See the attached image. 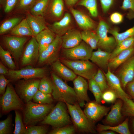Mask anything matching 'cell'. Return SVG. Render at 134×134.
I'll use <instances>...</instances> for the list:
<instances>
[{"instance_id": "obj_5", "label": "cell", "mask_w": 134, "mask_h": 134, "mask_svg": "<svg viewBox=\"0 0 134 134\" xmlns=\"http://www.w3.org/2000/svg\"><path fill=\"white\" fill-rule=\"evenodd\" d=\"M76 75L89 80L93 78L98 69L97 65L87 60H71L60 58L59 59Z\"/></svg>"}, {"instance_id": "obj_20", "label": "cell", "mask_w": 134, "mask_h": 134, "mask_svg": "<svg viewBox=\"0 0 134 134\" xmlns=\"http://www.w3.org/2000/svg\"><path fill=\"white\" fill-rule=\"evenodd\" d=\"M51 66L52 71L65 81H73L77 76L71 69L63 64L59 59L52 63Z\"/></svg>"}, {"instance_id": "obj_6", "label": "cell", "mask_w": 134, "mask_h": 134, "mask_svg": "<svg viewBox=\"0 0 134 134\" xmlns=\"http://www.w3.org/2000/svg\"><path fill=\"white\" fill-rule=\"evenodd\" d=\"M23 102L9 83L5 93L0 97V106L2 113H5L12 110H23L24 107Z\"/></svg>"}, {"instance_id": "obj_52", "label": "cell", "mask_w": 134, "mask_h": 134, "mask_svg": "<svg viewBox=\"0 0 134 134\" xmlns=\"http://www.w3.org/2000/svg\"><path fill=\"white\" fill-rule=\"evenodd\" d=\"M125 88L127 93L134 102V78L126 85Z\"/></svg>"}, {"instance_id": "obj_18", "label": "cell", "mask_w": 134, "mask_h": 134, "mask_svg": "<svg viewBox=\"0 0 134 134\" xmlns=\"http://www.w3.org/2000/svg\"><path fill=\"white\" fill-rule=\"evenodd\" d=\"M104 74L110 89L115 93L118 99H120L123 101L127 98H131L128 94L123 89L119 78L112 73L109 68Z\"/></svg>"}, {"instance_id": "obj_8", "label": "cell", "mask_w": 134, "mask_h": 134, "mask_svg": "<svg viewBox=\"0 0 134 134\" xmlns=\"http://www.w3.org/2000/svg\"><path fill=\"white\" fill-rule=\"evenodd\" d=\"M62 43L61 36L56 35L54 41L39 53L37 61L38 64L42 65H51L58 60Z\"/></svg>"}, {"instance_id": "obj_4", "label": "cell", "mask_w": 134, "mask_h": 134, "mask_svg": "<svg viewBox=\"0 0 134 134\" xmlns=\"http://www.w3.org/2000/svg\"><path fill=\"white\" fill-rule=\"evenodd\" d=\"M68 111L66 103L59 101L40 123L54 128L69 125L71 121Z\"/></svg>"}, {"instance_id": "obj_40", "label": "cell", "mask_w": 134, "mask_h": 134, "mask_svg": "<svg viewBox=\"0 0 134 134\" xmlns=\"http://www.w3.org/2000/svg\"><path fill=\"white\" fill-rule=\"evenodd\" d=\"M122 113L124 117H134V102L131 98L123 101Z\"/></svg>"}, {"instance_id": "obj_24", "label": "cell", "mask_w": 134, "mask_h": 134, "mask_svg": "<svg viewBox=\"0 0 134 134\" xmlns=\"http://www.w3.org/2000/svg\"><path fill=\"white\" fill-rule=\"evenodd\" d=\"M56 35L54 32L48 28L43 30L35 36L39 45V53L54 41Z\"/></svg>"}, {"instance_id": "obj_15", "label": "cell", "mask_w": 134, "mask_h": 134, "mask_svg": "<svg viewBox=\"0 0 134 134\" xmlns=\"http://www.w3.org/2000/svg\"><path fill=\"white\" fill-rule=\"evenodd\" d=\"M73 83L78 102L80 107H83L85 104V101H90L87 94L88 83L84 78L79 76L73 80Z\"/></svg>"}, {"instance_id": "obj_7", "label": "cell", "mask_w": 134, "mask_h": 134, "mask_svg": "<svg viewBox=\"0 0 134 134\" xmlns=\"http://www.w3.org/2000/svg\"><path fill=\"white\" fill-rule=\"evenodd\" d=\"M40 79H20L15 85V90L23 101H31L38 90Z\"/></svg>"}, {"instance_id": "obj_49", "label": "cell", "mask_w": 134, "mask_h": 134, "mask_svg": "<svg viewBox=\"0 0 134 134\" xmlns=\"http://www.w3.org/2000/svg\"><path fill=\"white\" fill-rule=\"evenodd\" d=\"M121 8L124 10H129L134 18V0H124Z\"/></svg>"}, {"instance_id": "obj_55", "label": "cell", "mask_w": 134, "mask_h": 134, "mask_svg": "<svg viewBox=\"0 0 134 134\" xmlns=\"http://www.w3.org/2000/svg\"><path fill=\"white\" fill-rule=\"evenodd\" d=\"M129 122L131 128L132 132L134 134V117H130Z\"/></svg>"}, {"instance_id": "obj_38", "label": "cell", "mask_w": 134, "mask_h": 134, "mask_svg": "<svg viewBox=\"0 0 134 134\" xmlns=\"http://www.w3.org/2000/svg\"><path fill=\"white\" fill-rule=\"evenodd\" d=\"M53 99L51 94H45L38 90L33 99L34 102L40 104H51Z\"/></svg>"}, {"instance_id": "obj_21", "label": "cell", "mask_w": 134, "mask_h": 134, "mask_svg": "<svg viewBox=\"0 0 134 134\" xmlns=\"http://www.w3.org/2000/svg\"><path fill=\"white\" fill-rule=\"evenodd\" d=\"M111 53L102 50L98 48L93 51L90 60L98 66L100 69L107 71Z\"/></svg>"}, {"instance_id": "obj_22", "label": "cell", "mask_w": 134, "mask_h": 134, "mask_svg": "<svg viewBox=\"0 0 134 134\" xmlns=\"http://www.w3.org/2000/svg\"><path fill=\"white\" fill-rule=\"evenodd\" d=\"M26 18L34 36L48 28L42 16L34 15L29 13L27 14Z\"/></svg>"}, {"instance_id": "obj_57", "label": "cell", "mask_w": 134, "mask_h": 134, "mask_svg": "<svg viewBox=\"0 0 134 134\" xmlns=\"http://www.w3.org/2000/svg\"><path fill=\"white\" fill-rule=\"evenodd\" d=\"M100 134H115L116 132L111 130H105L99 132Z\"/></svg>"}, {"instance_id": "obj_14", "label": "cell", "mask_w": 134, "mask_h": 134, "mask_svg": "<svg viewBox=\"0 0 134 134\" xmlns=\"http://www.w3.org/2000/svg\"><path fill=\"white\" fill-rule=\"evenodd\" d=\"M39 54V46L34 36L31 37L24 50L21 57L22 66L31 65L38 61Z\"/></svg>"}, {"instance_id": "obj_13", "label": "cell", "mask_w": 134, "mask_h": 134, "mask_svg": "<svg viewBox=\"0 0 134 134\" xmlns=\"http://www.w3.org/2000/svg\"><path fill=\"white\" fill-rule=\"evenodd\" d=\"M84 107V113L87 118L94 124L106 116L110 108L98 103L95 101L87 102Z\"/></svg>"}, {"instance_id": "obj_9", "label": "cell", "mask_w": 134, "mask_h": 134, "mask_svg": "<svg viewBox=\"0 0 134 134\" xmlns=\"http://www.w3.org/2000/svg\"><path fill=\"white\" fill-rule=\"evenodd\" d=\"M46 73L45 67L35 68L28 65L18 70L10 69L6 75L11 80L17 81L21 79H40L46 76Z\"/></svg>"}, {"instance_id": "obj_33", "label": "cell", "mask_w": 134, "mask_h": 134, "mask_svg": "<svg viewBox=\"0 0 134 134\" xmlns=\"http://www.w3.org/2000/svg\"><path fill=\"white\" fill-rule=\"evenodd\" d=\"M88 88L93 94L95 101L98 103L101 104L102 92L99 86L93 78L89 80Z\"/></svg>"}, {"instance_id": "obj_16", "label": "cell", "mask_w": 134, "mask_h": 134, "mask_svg": "<svg viewBox=\"0 0 134 134\" xmlns=\"http://www.w3.org/2000/svg\"><path fill=\"white\" fill-rule=\"evenodd\" d=\"M117 75L123 88H125L127 84L134 78V54L121 65Z\"/></svg>"}, {"instance_id": "obj_46", "label": "cell", "mask_w": 134, "mask_h": 134, "mask_svg": "<svg viewBox=\"0 0 134 134\" xmlns=\"http://www.w3.org/2000/svg\"><path fill=\"white\" fill-rule=\"evenodd\" d=\"M118 98V97L115 93L110 89L102 93V100L107 103H114Z\"/></svg>"}, {"instance_id": "obj_28", "label": "cell", "mask_w": 134, "mask_h": 134, "mask_svg": "<svg viewBox=\"0 0 134 134\" xmlns=\"http://www.w3.org/2000/svg\"><path fill=\"white\" fill-rule=\"evenodd\" d=\"M12 35L20 37L34 36L26 18L22 20L11 31Z\"/></svg>"}, {"instance_id": "obj_56", "label": "cell", "mask_w": 134, "mask_h": 134, "mask_svg": "<svg viewBox=\"0 0 134 134\" xmlns=\"http://www.w3.org/2000/svg\"><path fill=\"white\" fill-rule=\"evenodd\" d=\"M67 4L69 6L74 5L78 0H65Z\"/></svg>"}, {"instance_id": "obj_48", "label": "cell", "mask_w": 134, "mask_h": 134, "mask_svg": "<svg viewBox=\"0 0 134 134\" xmlns=\"http://www.w3.org/2000/svg\"><path fill=\"white\" fill-rule=\"evenodd\" d=\"M18 0H0L4 12L8 13L10 12L18 3Z\"/></svg>"}, {"instance_id": "obj_35", "label": "cell", "mask_w": 134, "mask_h": 134, "mask_svg": "<svg viewBox=\"0 0 134 134\" xmlns=\"http://www.w3.org/2000/svg\"><path fill=\"white\" fill-rule=\"evenodd\" d=\"M94 79L100 88L102 93L110 89L105 75L100 69H98Z\"/></svg>"}, {"instance_id": "obj_11", "label": "cell", "mask_w": 134, "mask_h": 134, "mask_svg": "<svg viewBox=\"0 0 134 134\" xmlns=\"http://www.w3.org/2000/svg\"><path fill=\"white\" fill-rule=\"evenodd\" d=\"M29 39L28 37L12 35L3 37V41L5 47L16 63L21 58L24 50V45Z\"/></svg>"}, {"instance_id": "obj_39", "label": "cell", "mask_w": 134, "mask_h": 134, "mask_svg": "<svg viewBox=\"0 0 134 134\" xmlns=\"http://www.w3.org/2000/svg\"><path fill=\"white\" fill-rule=\"evenodd\" d=\"M78 5L86 8L92 16L96 17L98 16L96 0H81L78 3Z\"/></svg>"}, {"instance_id": "obj_34", "label": "cell", "mask_w": 134, "mask_h": 134, "mask_svg": "<svg viewBox=\"0 0 134 134\" xmlns=\"http://www.w3.org/2000/svg\"><path fill=\"white\" fill-rule=\"evenodd\" d=\"M19 17H14L8 19L4 22L0 27V34H4L11 30L22 20Z\"/></svg>"}, {"instance_id": "obj_31", "label": "cell", "mask_w": 134, "mask_h": 134, "mask_svg": "<svg viewBox=\"0 0 134 134\" xmlns=\"http://www.w3.org/2000/svg\"><path fill=\"white\" fill-rule=\"evenodd\" d=\"M49 0H37L30 10V13L34 15L43 16Z\"/></svg>"}, {"instance_id": "obj_29", "label": "cell", "mask_w": 134, "mask_h": 134, "mask_svg": "<svg viewBox=\"0 0 134 134\" xmlns=\"http://www.w3.org/2000/svg\"><path fill=\"white\" fill-rule=\"evenodd\" d=\"M82 40L93 49L98 47L99 38L96 33L90 30H84L81 32Z\"/></svg>"}, {"instance_id": "obj_32", "label": "cell", "mask_w": 134, "mask_h": 134, "mask_svg": "<svg viewBox=\"0 0 134 134\" xmlns=\"http://www.w3.org/2000/svg\"><path fill=\"white\" fill-rule=\"evenodd\" d=\"M109 31L110 33L113 35L115 39L117 45L124 40L134 36V25L132 27L121 33H119L117 30L115 29Z\"/></svg>"}, {"instance_id": "obj_44", "label": "cell", "mask_w": 134, "mask_h": 134, "mask_svg": "<svg viewBox=\"0 0 134 134\" xmlns=\"http://www.w3.org/2000/svg\"><path fill=\"white\" fill-rule=\"evenodd\" d=\"M12 115H8L5 120L0 121V134H9L11 133Z\"/></svg>"}, {"instance_id": "obj_50", "label": "cell", "mask_w": 134, "mask_h": 134, "mask_svg": "<svg viewBox=\"0 0 134 134\" xmlns=\"http://www.w3.org/2000/svg\"><path fill=\"white\" fill-rule=\"evenodd\" d=\"M10 81V79H6L4 75L0 74V95H2L4 94L6 90V87Z\"/></svg>"}, {"instance_id": "obj_25", "label": "cell", "mask_w": 134, "mask_h": 134, "mask_svg": "<svg viewBox=\"0 0 134 134\" xmlns=\"http://www.w3.org/2000/svg\"><path fill=\"white\" fill-rule=\"evenodd\" d=\"M134 54V45L119 53L110 60L108 65L110 70H115Z\"/></svg>"}, {"instance_id": "obj_45", "label": "cell", "mask_w": 134, "mask_h": 134, "mask_svg": "<svg viewBox=\"0 0 134 134\" xmlns=\"http://www.w3.org/2000/svg\"><path fill=\"white\" fill-rule=\"evenodd\" d=\"M27 127L25 134H45L48 132L47 128L45 126L33 125Z\"/></svg>"}, {"instance_id": "obj_3", "label": "cell", "mask_w": 134, "mask_h": 134, "mask_svg": "<svg viewBox=\"0 0 134 134\" xmlns=\"http://www.w3.org/2000/svg\"><path fill=\"white\" fill-rule=\"evenodd\" d=\"M66 104L76 130L83 133L95 134L96 133L95 124L87 118L78 103L74 104Z\"/></svg>"}, {"instance_id": "obj_51", "label": "cell", "mask_w": 134, "mask_h": 134, "mask_svg": "<svg viewBox=\"0 0 134 134\" xmlns=\"http://www.w3.org/2000/svg\"><path fill=\"white\" fill-rule=\"evenodd\" d=\"M111 21L115 24H119L121 23L123 19V15L120 13L115 12L112 14L110 17Z\"/></svg>"}, {"instance_id": "obj_26", "label": "cell", "mask_w": 134, "mask_h": 134, "mask_svg": "<svg viewBox=\"0 0 134 134\" xmlns=\"http://www.w3.org/2000/svg\"><path fill=\"white\" fill-rule=\"evenodd\" d=\"M71 22V16L67 13L61 20L55 22L51 25L50 29L57 35L62 36L69 29Z\"/></svg>"}, {"instance_id": "obj_43", "label": "cell", "mask_w": 134, "mask_h": 134, "mask_svg": "<svg viewBox=\"0 0 134 134\" xmlns=\"http://www.w3.org/2000/svg\"><path fill=\"white\" fill-rule=\"evenodd\" d=\"M76 129L74 126L69 125L56 128L50 131L49 134H73Z\"/></svg>"}, {"instance_id": "obj_12", "label": "cell", "mask_w": 134, "mask_h": 134, "mask_svg": "<svg viewBox=\"0 0 134 134\" xmlns=\"http://www.w3.org/2000/svg\"><path fill=\"white\" fill-rule=\"evenodd\" d=\"M109 27L104 21H100L96 31V34L99 38L98 48L111 53L117 45L114 37L109 36L107 33Z\"/></svg>"}, {"instance_id": "obj_37", "label": "cell", "mask_w": 134, "mask_h": 134, "mask_svg": "<svg viewBox=\"0 0 134 134\" xmlns=\"http://www.w3.org/2000/svg\"><path fill=\"white\" fill-rule=\"evenodd\" d=\"M53 88L52 79L46 76L40 79L38 87V90L47 94H52Z\"/></svg>"}, {"instance_id": "obj_19", "label": "cell", "mask_w": 134, "mask_h": 134, "mask_svg": "<svg viewBox=\"0 0 134 134\" xmlns=\"http://www.w3.org/2000/svg\"><path fill=\"white\" fill-rule=\"evenodd\" d=\"M61 37L62 47L63 49H70L77 46L82 40L81 33L75 29H69Z\"/></svg>"}, {"instance_id": "obj_47", "label": "cell", "mask_w": 134, "mask_h": 134, "mask_svg": "<svg viewBox=\"0 0 134 134\" xmlns=\"http://www.w3.org/2000/svg\"><path fill=\"white\" fill-rule=\"evenodd\" d=\"M37 0H18L17 9L22 10H30Z\"/></svg>"}, {"instance_id": "obj_41", "label": "cell", "mask_w": 134, "mask_h": 134, "mask_svg": "<svg viewBox=\"0 0 134 134\" xmlns=\"http://www.w3.org/2000/svg\"><path fill=\"white\" fill-rule=\"evenodd\" d=\"M64 9L63 0H53L50 7L52 14L55 17L59 18L62 16Z\"/></svg>"}, {"instance_id": "obj_1", "label": "cell", "mask_w": 134, "mask_h": 134, "mask_svg": "<svg viewBox=\"0 0 134 134\" xmlns=\"http://www.w3.org/2000/svg\"><path fill=\"white\" fill-rule=\"evenodd\" d=\"M54 107L51 104H40L30 101L23 110V122L25 126L34 125L42 121Z\"/></svg>"}, {"instance_id": "obj_42", "label": "cell", "mask_w": 134, "mask_h": 134, "mask_svg": "<svg viewBox=\"0 0 134 134\" xmlns=\"http://www.w3.org/2000/svg\"><path fill=\"white\" fill-rule=\"evenodd\" d=\"M15 126L14 134H25L26 128L23 123L21 114L17 110H15Z\"/></svg>"}, {"instance_id": "obj_54", "label": "cell", "mask_w": 134, "mask_h": 134, "mask_svg": "<svg viewBox=\"0 0 134 134\" xmlns=\"http://www.w3.org/2000/svg\"><path fill=\"white\" fill-rule=\"evenodd\" d=\"M9 70L3 64L0 62V74L7 75L9 72Z\"/></svg>"}, {"instance_id": "obj_17", "label": "cell", "mask_w": 134, "mask_h": 134, "mask_svg": "<svg viewBox=\"0 0 134 134\" xmlns=\"http://www.w3.org/2000/svg\"><path fill=\"white\" fill-rule=\"evenodd\" d=\"M123 101L118 98L112 106L110 111L103 121L104 125L111 126L117 125L121 123L124 117L122 113Z\"/></svg>"}, {"instance_id": "obj_53", "label": "cell", "mask_w": 134, "mask_h": 134, "mask_svg": "<svg viewBox=\"0 0 134 134\" xmlns=\"http://www.w3.org/2000/svg\"><path fill=\"white\" fill-rule=\"evenodd\" d=\"M103 11L106 12L112 5L113 0H100Z\"/></svg>"}, {"instance_id": "obj_36", "label": "cell", "mask_w": 134, "mask_h": 134, "mask_svg": "<svg viewBox=\"0 0 134 134\" xmlns=\"http://www.w3.org/2000/svg\"><path fill=\"white\" fill-rule=\"evenodd\" d=\"M11 55L8 50H4L0 46V57L1 60L10 69L15 70L16 66Z\"/></svg>"}, {"instance_id": "obj_23", "label": "cell", "mask_w": 134, "mask_h": 134, "mask_svg": "<svg viewBox=\"0 0 134 134\" xmlns=\"http://www.w3.org/2000/svg\"><path fill=\"white\" fill-rule=\"evenodd\" d=\"M70 10L79 27L83 30H91L94 29L95 24L92 20L82 12L70 8Z\"/></svg>"}, {"instance_id": "obj_10", "label": "cell", "mask_w": 134, "mask_h": 134, "mask_svg": "<svg viewBox=\"0 0 134 134\" xmlns=\"http://www.w3.org/2000/svg\"><path fill=\"white\" fill-rule=\"evenodd\" d=\"M93 50L82 41L78 45L75 47L63 49L61 53V58L71 60H88L91 57Z\"/></svg>"}, {"instance_id": "obj_30", "label": "cell", "mask_w": 134, "mask_h": 134, "mask_svg": "<svg viewBox=\"0 0 134 134\" xmlns=\"http://www.w3.org/2000/svg\"><path fill=\"white\" fill-rule=\"evenodd\" d=\"M134 45V36L131 37L122 41L111 53L110 60L113 59L123 51Z\"/></svg>"}, {"instance_id": "obj_2", "label": "cell", "mask_w": 134, "mask_h": 134, "mask_svg": "<svg viewBox=\"0 0 134 134\" xmlns=\"http://www.w3.org/2000/svg\"><path fill=\"white\" fill-rule=\"evenodd\" d=\"M51 76L53 83L52 95L54 99L71 104L78 103L73 88L53 71L51 72Z\"/></svg>"}, {"instance_id": "obj_27", "label": "cell", "mask_w": 134, "mask_h": 134, "mask_svg": "<svg viewBox=\"0 0 134 134\" xmlns=\"http://www.w3.org/2000/svg\"><path fill=\"white\" fill-rule=\"evenodd\" d=\"M129 117H127L124 121L118 125L111 126L98 124L96 128L98 133L105 130H111L120 134H131L129 127Z\"/></svg>"}]
</instances>
